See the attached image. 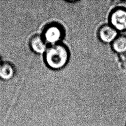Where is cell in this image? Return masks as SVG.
Listing matches in <instances>:
<instances>
[{"instance_id": "cell-1", "label": "cell", "mask_w": 126, "mask_h": 126, "mask_svg": "<svg viewBox=\"0 0 126 126\" xmlns=\"http://www.w3.org/2000/svg\"><path fill=\"white\" fill-rule=\"evenodd\" d=\"M44 60L47 66L53 69L63 67L69 58V52L67 47L61 43L51 45L44 53Z\"/></svg>"}, {"instance_id": "cell-3", "label": "cell", "mask_w": 126, "mask_h": 126, "mask_svg": "<svg viewBox=\"0 0 126 126\" xmlns=\"http://www.w3.org/2000/svg\"><path fill=\"white\" fill-rule=\"evenodd\" d=\"M110 25L118 32L126 30V9L118 8L113 10L109 17Z\"/></svg>"}, {"instance_id": "cell-4", "label": "cell", "mask_w": 126, "mask_h": 126, "mask_svg": "<svg viewBox=\"0 0 126 126\" xmlns=\"http://www.w3.org/2000/svg\"><path fill=\"white\" fill-rule=\"evenodd\" d=\"M118 32L110 24L101 26L98 31L99 39L105 43H112L118 36Z\"/></svg>"}, {"instance_id": "cell-5", "label": "cell", "mask_w": 126, "mask_h": 126, "mask_svg": "<svg viewBox=\"0 0 126 126\" xmlns=\"http://www.w3.org/2000/svg\"><path fill=\"white\" fill-rule=\"evenodd\" d=\"M30 46L34 52L37 54L45 53L46 51L47 43L42 35H34L30 40Z\"/></svg>"}, {"instance_id": "cell-2", "label": "cell", "mask_w": 126, "mask_h": 126, "mask_svg": "<svg viewBox=\"0 0 126 126\" xmlns=\"http://www.w3.org/2000/svg\"><path fill=\"white\" fill-rule=\"evenodd\" d=\"M42 36L46 43L51 45L60 43L63 36V29L57 24H51L45 28Z\"/></svg>"}, {"instance_id": "cell-8", "label": "cell", "mask_w": 126, "mask_h": 126, "mask_svg": "<svg viewBox=\"0 0 126 126\" xmlns=\"http://www.w3.org/2000/svg\"><path fill=\"white\" fill-rule=\"evenodd\" d=\"M2 62H1V58H0V66H1V64H2Z\"/></svg>"}, {"instance_id": "cell-6", "label": "cell", "mask_w": 126, "mask_h": 126, "mask_svg": "<svg viewBox=\"0 0 126 126\" xmlns=\"http://www.w3.org/2000/svg\"><path fill=\"white\" fill-rule=\"evenodd\" d=\"M15 73V69L12 64L9 62L2 63L0 66V78L7 81L12 79Z\"/></svg>"}, {"instance_id": "cell-7", "label": "cell", "mask_w": 126, "mask_h": 126, "mask_svg": "<svg viewBox=\"0 0 126 126\" xmlns=\"http://www.w3.org/2000/svg\"><path fill=\"white\" fill-rule=\"evenodd\" d=\"M113 50L116 53L122 54L126 52V36H118L111 43Z\"/></svg>"}]
</instances>
